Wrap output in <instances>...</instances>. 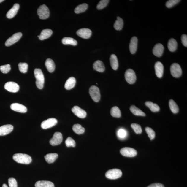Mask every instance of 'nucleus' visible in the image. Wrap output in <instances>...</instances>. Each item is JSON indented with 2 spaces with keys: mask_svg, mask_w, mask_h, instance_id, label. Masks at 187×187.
Masks as SVG:
<instances>
[{
  "mask_svg": "<svg viewBox=\"0 0 187 187\" xmlns=\"http://www.w3.org/2000/svg\"><path fill=\"white\" fill-rule=\"evenodd\" d=\"M19 69L22 73H26L28 71V64L26 63H20L18 65Z\"/></svg>",
  "mask_w": 187,
  "mask_h": 187,
  "instance_id": "nucleus-37",
  "label": "nucleus"
},
{
  "mask_svg": "<svg viewBox=\"0 0 187 187\" xmlns=\"http://www.w3.org/2000/svg\"><path fill=\"white\" fill-rule=\"evenodd\" d=\"M155 68L156 75L158 78H161L164 73V66L161 62L158 61L155 64Z\"/></svg>",
  "mask_w": 187,
  "mask_h": 187,
  "instance_id": "nucleus-17",
  "label": "nucleus"
},
{
  "mask_svg": "<svg viewBox=\"0 0 187 187\" xmlns=\"http://www.w3.org/2000/svg\"><path fill=\"white\" fill-rule=\"evenodd\" d=\"M88 7V5L87 4H81L75 8L74 11L76 14H80L86 11Z\"/></svg>",
  "mask_w": 187,
  "mask_h": 187,
  "instance_id": "nucleus-33",
  "label": "nucleus"
},
{
  "mask_svg": "<svg viewBox=\"0 0 187 187\" xmlns=\"http://www.w3.org/2000/svg\"><path fill=\"white\" fill-rule=\"evenodd\" d=\"M72 130L76 134H80L85 132V129L80 124H75L72 127Z\"/></svg>",
  "mask_w": 187,
  "mask_h": 187,
  "instance_id": "nucleus-35",
  "label": "nucleus"
},
{
  "mask_svg": "<svg viewBox=\"0 0 187 187\" xmlns=\"http://www.w3.org/2000/svg\"><path fill=\"white\" fill-rule=\"evenodd\" d=\"M145 131L151 140L155 138V133L151 128L147 127L145 129Z\"/></svg>",
  "mask_w": 187,
  "mask_h": 187,
  "instance_id": "nucleus-38",
  "label": "nucleus"
},
{
  "mask_svg": "<svg viewBox=\"0 0 187 187\" xmlns=\"http://www.w3.org/2000/svg\"><path fill=\"white\" fill-rule=\"evenodd\" d=\"M11 70V67L9 64H6L0 66V70L3 74H7Z\"/></svg>",
  "mask_w": 187,
  "mask_h": 187,
  "instance_id": "nucleus-42",
  "label": "nucleus"
},
{
  "mask_svg": "<svg viewBox=\"0 0 187 187\" xmlns=\"http://www.w3.org/2000/svg\"><path fill=\"white\" fill-rule=\"evenodd\" d=\"M13 159L17 163L24 164H29L32 162V158L30 156L23 153H16L13 156Z\"/></svg>",
  "mask_w": 187,
  "mask_h": 187,
  "instance_id": "nucleus-1",
  "label": "nucleus"
},
{
  "mask_svg": "<svg viewBox=\"0 0 187 187\" xmlns=\"http://www.w3.org/2000/svg\"><path fill=\"white\" fill-rule=\"evenodd\" d=\"M34 74L36 79V85L37 88L42 89L45 83V77L42 71L40 69H35Z\"/></svg>",
  "mask_w": 187,
  "mask_h": 187,
  "instance_id": "nucleus-2",
  "label": "nucleus"
},
{
  "mask_svg": "<svg viewBox=\"0 0 187 187\" xmlns=\"http://www.w3.org/2000/svg\"><path fill=\"white\" fill-rule=\"evenodd\" d=\"M76 33L78 36L82 38L87 39L91 37V31L88 28H83L77 31Z\"/></svg>",
  "mask_w": 187,
  "mask_h": 187,
  "instance_id": "nucleus-13",
  "label": "nucleus"
},
{
  "mask_svg": "<svg viewBox=\"0 0 187 187\" xmlns=\"http://www.w3.org/2000/svg\"><path fill=\"white\" fill-rule=\"evenodd\" d=\"M164 48L161 43H158L153 48V55L157 57H161L163 55Z\"/></svg>",
  "mask_w": 187,
  "mask_h": 187,
  "instance_id": "nucleus-16",
  "label": "nucleus"
},
{
  "mask_svg": "<svg viewBox=\"0 0 187 187\" xmlns=\"http://www.w3.org/2000/svg\"><path fill=\"white\" fill-rule=\"evenodd\" d=\"M62 43L64 45H76L77 42L75 39L69 37H65L62 39Z\"/></svg>",
  "mask_w": 187,
  "mask_h": 187,
  "instance_id": "nucleus-32",
  "label": "nucleus"
},
{
  "mask_svg": "<svg viewBox=\"0 0 187 187\" xmlns=\"http://www.w3.org/2000/svg\"><path fill=\"white\" fill-rule=\"evenodd\" d=\"M147 187H164V186L163 184L159 183H155L149 185Z\"/></svg>",
  "mask_w": 187,
  "mask_h": 187,
  "instance_id": "nucleus-47",
  "label": "nucleus"
},
{
  "mask_svg": "<svg viewBox=\"0 0 187 187\" xmlns=\"http://www.w3.org/2000/svg\"><path fill=\"white\" fill-rule=\"evenodd\" d=\"M2 187H8L7 186V185L5 184H4L3 185V186H2Z\"/></svg>",
  "mask_w": 187,
  "mask_h": 187,
  "instance_id": "nucleus-48",
  "label": "nucleus"
},
{
  "mask_svg": "<svg viewBox=\"0 0 187 187\" xmlns=\"http://www.w3.org/2000/svg\"><path fill=\"white\" fill-rule=\"evenodd\" d=\"M57 120L55 118H49L44 121L41 124V128L44 129L51 128L56 125L57 123Z\"/></svg>",
  "mask_w": 187,
  "mask_h": 187,
  "instance_id": "nucleus-10",
  "label": "nucleus"
},
{
  "mask_svg": "<svg viewBox=\"0 0 187 187\" xmlns=\"http://www.w3.org/2000/svg\"><path fill=\"white\" fill-rule=\"evenodd\" d=\"M110 60L112 68L114 70H117L118 66V63L116 56L114 54H112L110 56Z\"/></svg>",
  "mask_w": 187,
  "mask_h": 187,
  "instance_id": "nucleus-25",
  "label": "nucleus"
},
{
  "mask_svg": "<svg viewBox=\"0 0 187 187\" xmlns=\"http://www.w3.org/2000/svg\"><path fill=\"white\" fill-rule=\"evenodd\" d=\"M22 33L20 32L16 33L8 38L6 41L5 45L6 46L9 47L17 42L22 36Z\"/></svg>",
  "mask_w": 187,
  "mask_h": 187,
  "instance_id": "nucleus-11",
  "label": "nucleus"
},
{
  "mask_svg": "<svg viewBox=\"0 0 187 187\" xmlns=\"http://www.w3.org/2000/svg\"><path fill=\"white\" fill-rule=\"evenodd\" d=\"M130 111L135 115L143 116H145V114L144 112L134 105L131 106L130 107Z\"/></svg>",
  "mask_w": 187,
  "mask_h": 187,
  "instance_id": "nucleus-29",
  "label": "nucleus"
},
{
  "mask_svg": "<svg viewBox=\"0 0 187 187\" xmlns=\"http://www.w3.org/2000/svg\"><path fill=\"white\" fill-rule=\"evenodd\" d=\"M13 129V126L12 125H5L0 127V136H5L9 134Z\"/></svg>",
  "mask_w": 187,
  "mask_h": 187,
  "instance_id": "nucleus-18",
  "label": "nucleus"
},
{
  "mask_svg": "<svg viewBox=\"0 0 187 187\" xmlns=\"http://www.w3.org/2000/svg\"><path fill=\"white\" fill-rule=\"evenodd\" d=\"M58 156V154L50 153L48 154L45 156V159L48 163H53L57 159Z\"/></svg>",
  "mask_w": 187,
  "mask_h": 187,
  "instance_id": "nucleus-28",
  "label": "nucleus"
},
{
  "mask_svg": "<svg viewBox=\"0 0 187 187\" xmlns=\"http://www.w3.org/2000/svg\"><path fill=\"white\" fill-rule=\"evenodd\" d=\"M93 68L96 71L103 72L105 70V67L103 62L100 60H97L93 64Z\"/></svg>",
  "mask_w": 187,
  "mask_h": 187,
  "instance_id": "nucleus-22",
  "label": "nucleus"
},
{
  "mask_svg": "<svg viewBox=\"0 0 187 187\" xmlns=\"http://www.w3.org/2000/svg\"><path fill=\"white\" fill-rule=\"evenodd\" d=\"M37 14L41 19L45 20L49 17L50 11L48 8L44 4L39 6L37 10Z\"/></svg>",
  "mask_w": 187,
  "mask_h": 187,
  "instance_id": "nucleus-3",
  "label": "nucleus"
},
{
  "mask_svg": "<svg viewBox=\"0 0 187 187\" xmlns=\"http://www.w3.org/2000/svg\"><path fill=\"white\" fill-rule=\"evenodd\" d=\"M145 104L153 112H157L160 110L159 106L157 104L154 103L152 102L147 101L145 103Z\"/></svg>",
  "mask_w": 187,
  "mask_h": 187,
  "instance_id": "nucleus-30",
  "label": "nucleus"
},
{
  "mask_svg": "<svg viewBox=\"0 0 187 187\" xmlns=\"http://www.w3.org/2000/svg\"><path fill=\"white\" fill-rule=\"evenodd\" d=\"M125 78L129 84H132L136 82V76L134 70L131 69H129L126 70L124 75Z\"/></svg>",
  "mask_w": 187,
  "mask_h": 187,
  "instance_id": "nucleus-6",
  "label": "nucleus"
},
{
  "mask_svg": "<svg viewBox=\"0 0 187 187\" xmlns=\"http://www.w3.org/2000/svg\"><path fill=\"white\" fill-rule=\"evenodd\" d=\"M169 105L170 109L172 113L174 114L177 113L179 111L178 106L177 104L172 99L170 100L169 102Z\"/></svg>",
  "mask_w": 187,
  "mask_h": 187,
  "instance_id": "nucleus-34",
  "label": "nucleus"
},
{
  "mask_svg": "<svg viewBox=\"0 0 187 187\" xmlns=\"http://www.w3.org/2000/svg\"><path fill=\"white\" fill-rule=\"evenodd\" d=\"M131 127L136 134H141L142 132V128L139 124L136 123H132L131 124Z\"/></svg>",
  "mask_w": 187,
  "mask_h": 187,
  "instance_id": "nucleus-39",
  "label": "nucleus"
},
{
  "mask_svg": "<svg viewBox=\"0 0 187 187\" xmlns=\"http://www.w3.org/2000/svg\"><path fill=\"white\" fill-rule=\"evenodd\" d=\"M180 1V0H169L166 2V6L167 8H170L176 5Z\"/></svg>",
  "mask_w": 187,
  "mask_h": 187,
  "instance_id": "nucleus-44",
  "label": "nucleus"
},
{
  "mask_svg": "<svg viewBox=\"0 0 187 187\" xmlns=\"http://www.w3.org/2000/svg\"><path fill=\"white\" fill-rule=\"evenodd\" d=\"M46 67L50 72H53L55 69V64L53 60L48 59L45 62Z\"/></svg>",
  "mask_w": 187,
  "mask_h": 187,
  "instance_id": "nucleus-26",
  "label": "nucleus"
},
{
  "mask_svg": "<svg viewBox=\"0 0 187 187\" xmlns=\"http://www.w3.org/2000/svg\"><path fill=\"white\" fill-rule=\"evenodd\" d=\"M89 93L91 98L95 102H98L101 99V94L98 87L95 86L90 87L89 89Z\"/></svg>",
  "mask_w": 187,
  "mask_h": 187,
  "instance_id": "nucleus-5",
  "label": "nucleus"
},
{
  "mask_svg": "<svg viewBox=\"0 0 187 187\" xmlns=\"http://www.w3.org/2000/svg\"><path fill=\"white\" fill-rule=\"evenodd\" d=\"M76 80L74 77H71L66 80L64 87L67 90H70L74 88L76 85Z\"/></svg>",
  "mask_w": 187,
  "mask_h": 187,
  "instance_id": "nucleus-23",
  "label": "nucleus"
},
{
  "mask_svg": "<svg viewBox=\"0 0 187 187\" xmlns=\"http://www.w3.org/2000/svg\"><path fill=\"white\" fill-rule=\"evenodd\" d=\"M181 41L183 45L185 47H187V36L186 35L183 34L181 37Z\"/></svg>",
  "mask_w": 187,
  "mask_h": 187,
  "instance_id": "nucleus-46",
  "label": "nucleus"
},
{
  "mask_svg": "<svg viewBox=\"0 0 187 187\" xmlns=\"http://www.w3.org/2000/svg\"><path fill=\"white\" fill-rule=\"evenodd\" d=\"M121 154L124 156L132 157L136 156L137 153L136 150L130 147H124L120 150Z\"/></svg>",
  "mask_w": 187,
  "mask_h": 187,
  "instance_id": "nucleus-8",
  "label": "nucleus"
},
{
  "mask_svg": "<svg viewBox=\"0 0 187 187\" xmlns=\"http://www.w3.org/2000/svg\"><path fill=\"white\" fill-rule=\"evenodd\" d=\"M35 187H55L53 182L49 181H38L35 183Z\"/></svg>",
  "mask_w": 187,
  "mask_h": 187,
  "instance_id": "nucleus-24",
  "label": "nucleus"
},
{
  "mask_svg": "<svg viewBox=\"0 0 187 187\" xmlns=\"http://www.w3.org/2000/svg\"><path fill=\"white\" fill-rule=\"evenodd\" d=\"M122 174L121 170L115 168L108 170L106 173L105 176L109 179L115 180L120 178Z\"/></svg>",
  "mask_w": 187,
  "mask_h": 187,
  "instance_id": "nucleus-4",
  "label": "nucleus"
},
{
  "mask_svg": "<svg viewBox=\"0 0 187 187\" xmlns=\"http://www.w3.org/2000/svg\"><path fill=\"white\" fill-rule=\"evenodd\" d=\"M109 1L108 0H102L98 4L97 6V8L98 10H101L103 9L107 6Z\"/></svg>",
  "mask_w": 187,
  "mask_h": 187,
  "instance_id": "nucleus-41",
  "label": "nucleus"
},
{
  "mask_svg": "<svg viewBox=\"0 0 187 187\" xmlns=\"http://www.w3.org/2000/svg\"><path fill=\"white\" fill-rule=\"evenodd\" d=\"M117 135L118 138L120 139H124L127 136L126 131L123 129H120L117 132Z\"/></svg>",
  "mask_w": 187,
  "mask_h": 187,
  "instance_id": "nucleus-43",
  "label": "nucleus"
},
{
  "mask_svg": "<svg viewBox=\"0 0 187 187\" xmlns=\"http://www.w3.org/2000/svg\"><path fill=\"white\" fill-rule=\"evenodd\" d=\"M72 111L75 115L80 118H83L86 117L87 113L84 111L78 106H75L72 108Z\"/></svg>",
  "mask_w": 187,
  "mask_h": 187,
  "instance_id": "nucleus-14",
  "label": "nucleus"
},
{
  "mask_svg": "<svg viewBox=\"0 0 187 187\" xmlns=\"http://www.w3.org/2000/svg\"><path fill=\"white\" fill-rule=\"evenodd\" d=\"M65 144L67 147H74L76 146V142L73 139L69 137L66 139L65 141Z\"/></svg>",
  "mask_w": 187,
  "mask_h": 187,
  "instance_id": "nucleus-40",
  "label": "nucleus"
},
{
  "mask_svg": "<svg viewBox=\"0 0 187 187\" xmlns=\"http://www.w3.org/2000/svg\"><path fill=\"white\" fill-rule=\"evenodd\" d=\"M53 32L50 29H45L42 31L39 37V39L41 40L49 38L53 34Z\"/></svg>",
  "mask_w": 187,
  "mask_h": 187,
  "instance_id": "nucleus-21",
  "label": "nucleus"
},
{
  "mask_svg": "<svg viewBox=\"0 0 187 187\" xmlns=\"http://www.w3.org/2000/svg\"><path fill=\"white\" fill-rule=\"evenodd\" d=\"M10 109L15 111L25 113L27 111V108L25 106L18 103H14L10 105Z\"/></svg>",
  "mask_w": 187,
  "mask_h": 187,
  "instance_id": "nucleus-15",
  "label": "nucleus"
},
{
  "mask_svg": "<svg viewBox=\"0 0 187 187\" xmlns=\"http://www.w3.org/2000/svg\"><path fill=\"white\" fill-rule=\"evenodd\" d=\"M8 184L9 187H18V183L14 178H10L8 180Z\"/></svg>",
  "mask_w": 187,
  "mask_h": 187,
  "instance_id": "nucleus-45",
  "label": "nucleus"
},
{
  "mask_svg": "<svg viewBox=\"0 0 187 187\" xmlns=\"http://www.w3.org/2000/svg\"><path fill=\"white\" fill-rule=\"evenodd\" d=\"M170 70L171 75L174 77L178 78L182 75V69L179 64L177 63L172 64L170 66Z\"/></svg>",
  "mask_w": 187,
  "mask_h": 187,
  "instance_id": "nucleus-7",
  "label": "nucleus"
},
{
  "mask_svg": "<svg viewBox=\"0 0 187 187\" xmlns=\"http://www.w3.org/2000/svg\"><path fill=\"white\" fill-rule=\"evenodd\" d=\"M19 8L20 5L18 4H14L13 7L8 11L6 14V16L7 18L11 19L13 18L17 13Z\"/></svg>",
  "mask_w": 187,
  "mask_h": 187,
  "instance_id": "nucleus-20",
  "label": "nucleus"
},
{
  "mask_svg": "<svg viewBox=\"0 0 187 187\" xmlns=\"http://www.w3.org/2000/svg\"><path fill=\"white\" fill-rule=\"evenodd\" d=\"M111 114L113 117L119 118L121 116V112L117 107H114L111 109Z\"/></svg>",
  "mask_w": 187,
  "mask_h": 187,
  "instance_id": "nucleus-36",
  "label": "nucleus"
},
{
  "mask_svg": "<svg viewBox=\"0 0 187 187\" xmlns=\"http://www.w3.org/2000/svg\"><path fill=\"white\" fill-rule=\"evenodd\" d=\"M178 47V43L175 39H170L168 43V48L170 51H175Z\"/></svg>",
  "mask_w": 187,
  "mask_h": 187,
  "instance_id": "nucleus-27",
  "label": "nucleus"
},
{
  "mask_svg": "<svg viewBox=\"0 0 187 187\" xmlns=\"http://www.w3.org/2000/svg\"><path fill=\"white\" fill-rule=\"evenodd\" d=\"M63 140V137L61 133L56 132L54 134L53 137L50 141V144L53 146L59 145Z\"/></svg>",
  "mask_w": 187,
  "mask_h": 187,
  "instance_id": "nucleus-9",
  "label": "nucleus"
},
{
  "mask_svg": "<svg viewBox=\"0 0 187 187\" xmlns=\"http://www.w3.org/2000/svg\"><path fill=\"white\" fill-rule=\"evenodd\" d=\"M4 88L10 92L16 93L19 90L20 87L15 82H9L6 83Z\"/></svg>",
  "mask_w": 187,
  "mask_h": 187,
  "instance_id": "nucleus-12",
  "label": "nucleus"
},
{
  "mask_svg": "<svg viewBox=\"0 0 187 187\" xmlns=\"http://www.w3.org/2000/svg\"><path fill=\"white\" fill-rule=\"evenodd\" d=\"M4 1V0H0V3H1V2L3 1Z\"/></svg>",
  "mask_w": 187,
  "mask_h": 187,
  "instance_id": "nucleus-49",
  "label": "nucleus"
},
{
  "mask_svg": "<svg viewBox=\"0 0 187 187\" xmlns=\"http://www.w3.org/2000/svg\"><path fill=\"white\" fill-rule=\"evenodd\" d=\"M124 24L123 20L122 19L119 17H118L117 20L115 21L114 25V28L116 30H121L123 27Z\"/></svg>",
  "mask_w": 187,
  "mask_h": 187,
  "instance_id": "nucleus-31",
  "label": "nucleus"
},
{
  "mask_svg": "<svg viewBox=\"0 0 187 187\" xmlns=\"http://www.w3.org/2000/svg\"><path fill=\"white\" fill-rule=\"evenodd\" d=\"M138 39L136 37H133L131 39L129 45V49L130 53L134 54L136 53L138 47Z\"/></svg>",
  "mask_w": 187,
  "mask_h": 187,
  "instance_id": "nucleus-19",
  "label": "nucleus"
}]
</instances>
